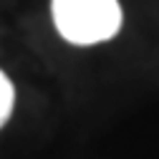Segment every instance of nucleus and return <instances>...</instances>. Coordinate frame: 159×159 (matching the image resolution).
I'll return each mask as SVG.
<instances>
[{
    "instance_id": "nucleus-1",
    "label": "nucleus",
    "mask_w": 159,
    "mask_h": 159,
    "mask_svg": "<svg viewBox=\"0 0 159 159\" xmlns=\"http://www.w3.org/2000/svg\"><path fill=\"white\" fill-rule=\"evenodd\" d=\"M51 15L56 30L76 46L104 43L121 28L119 0H51Z\"/></svg>"
},
{
    "instance_id": "nucleus-2",
    "label": "nucleus",
    "mask_w": 159,
    "mask_h": 159,
    "mask_svg": "<svg viewBox=\"0 0 159 159\" xmlns=\"http://www.w3.org/2000/svg\"><path fill=\"white\" fill-rule=\"evenodd\" d=\"M13 104H15V91H13V84L10 78L0 71V126H3L10 114H13Z\"/></svg>"
}]
</instances>
